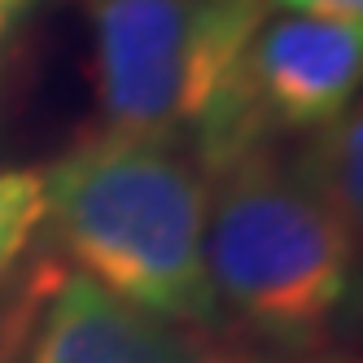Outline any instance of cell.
<instances>
[{
    "label": "cell",
    "mask_w": 363,
    "mask_h": 363,
    "mask_svg": "<svg viewBox=\"0 0 363 363\" xmlns=\"http://www.w3.org/2000/svg\"><path fill=\"white\" fill-rule=\"evenodd\" d=\"M44 179V223L70 263L110 294L184 328H211V184L189 145L106 132L66 149Z\"/></svg>",
    "instance_id": "cell-1"
},
{
    "label": "cell",
    "mask_w": 363,
    "mask_h": 363,
    "mask_svg": "<svg viewBox=\"0 0 363 363\" xmlns=\"http://www.w3.org/2000/svg\"><path fill=\"white\" fill-rule=\"evenodd\" d=\"M201 167L211 184L206 272L215 302L276 346H324L363 272L346 219L258 132L223 140Z\"/></svg>",
    "instance_id": "cell-2"
},
{
    "label": "cell",
    "mask_w": 363,
    "mask_h": 363,
    "mask_svg": "<svg viewBox=\"0 0 363 363\" xmlns=\"http://www.w3.org/2000/svg\"><path fill=\"white\" fill-rule=\"evenodd\" d=\"M267 13V0H92L106 132L197 140V158L254 132L241 110V62Z\"/></svg>",
    "instance_id": "cell-3"
},
{
    "label": "cell",
    "mask_w": 363,
    "mask_h": 363,
    "mask_svg": "<svg viewBox=\"0 0 363 363\" xmlns=\"http://www.w3.org/2000/svg\"><path fill=\"white\" fill-rule=\"evenodd\" d=\"M363 92V22L267 13L241 62V110L254 127L324 132Z\"/></svg>",
    "instance_id": "cell-4"
},
{
    "label": "cell",
    "mask_w": 363,
    "mask_h": 363,
    "mask_svg": "<svg viewBox=\"0 0 363 363\" xmlns=\"http://www.w3.org/2000/svg\"><path fill=\"white\" fill-rule=\"evenodd\" d=\"M18 363H215V354L201 328L162 320L70 272L44 294Z\"/></svg>",
    "instance_id": "cell-5"
},
{
    "label": "cell",
    "mask_w": 363,
    "mask_h": 363,
    "mask_svg": "<svg viewBox=\"0 0 363 363\" xmlns=\"http://www.w3.org/2000/svg\"><path fill=\"white\" fill-rule=\"evenodd\" d=\"M294 162L328 197L333 211L346 219V228L354 232V241L363 250V92L337 123L315 132V140Z\"/></svg>",
    "instance_id": "cell-6"
},
{
    "label": "cell",
    "mask_w": 363,
    "mask_h": 363,
    "mask_svg": "<svg viewBox=\"0 0 363 363\" xmlns=\"http://www.w3.org/2000/svg\"><path fill=\"white\" fill-rule=\"evenodd\" d=\"M40 228H44L40 171H0V276L31 250Z\"/></svg>",
    "instance_id": "cell-7"
},
{
    "label": "cell",
    "mask_w": 363,
    "mask_h": 363,
    "mask_svg": "<svg viewBox=\"0 0 363 363\" xmlns=\"http://www.w3.org/2000/svg\"><path fill=\"white\" fill-rule=\"evenodd\" d=\"M272 13H311L333 22H363V0H267Z\"/></svg>",
    "instance_id": "cell-8"
},
{
    "label": "cell",
    "mask_w": 363,
    "mask_h": 363,
    "mask_svg": "<svg viewBox=\"0 0 363 363\" xmlns=\"http://www.w3.org/2000/svg\"><path fill=\"white\" fill-rule=\"evenodd\" d=\"M27 9H31V0H0V48L9 44V35L18 31V22L27 18Z\"/></svg>",
    "instance_id": "cell-9"
},
{
    "label": "cell",
    "mask_w": 363,
    "mask_h": 363,
    "mask_svg": "<svg viewBox=\"0 0 363 363\" xmlns=\"http://www.w3.org/2000/svg\"><path fill=\"white\" fill-rule=\"evenodd\" d=\"M289 363H363V359H289Z\"/></svg>",
    "instance_id": "cell-10"
}]
</instances>
